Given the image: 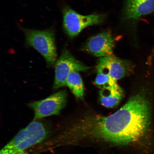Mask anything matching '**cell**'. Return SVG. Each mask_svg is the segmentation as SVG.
<instances>
[{"mask_svg": "<svg viewBox=\"0 0 154 154\" xmlns=\"http://www.w3.org/2000/svg\"><path fill=\"white\" fill-rule=\"evenodd\" d=\"M152 103L149 94L142 91L109 116L91 114L70 125L57 138L60 146L72 145L86 140L120 145L140 143L149 132Z\"/></svg>", "mask_w": 154, "mask_h": 154, "instance_id": "1", "label": "cell"}, {"mask_svg": "<svg viewBox=\"0 0 154 154\" xmlns=\"http://www.w3.org/2000/svg\"><path fill=\"white\" fill-rule=\"evenodd\" d=\"M49 134L47 126L39 120H33L22 129L4 147L0 154H28L26 151L41 143Z\"/></svg>", "mask_w": 154, "mask_h": 154, "instance_id": "2", "label": "cell"}, {"mask_svg": "<svg viewBox=\"0 0 154 154\" xmlns=\"http://www.w3.org/2000/svg\"><path fill=\"white\" fill-rule=\"evenodd\" d=\"M22 29L26 36V44L41 54L49 66H53L57 57L54 30H38L24 28Z\"/></svg>", "mask_w": 154, "mask_h": 154, "instance_id": "3", "label": "cell"}, {"mask_svg": "<svg viewBox=\"0 0 154 154\" xmlns=\"http://www.w3.org/2000/svg\"><path fill=\"white\" fill-rule=\"evenodd\" d=\"M63 29L71 38L75 37L88 26L101 23L105 19V16L103 14H80L68 6H65L63 8Z\"/></svg>", "mask_w": 154, "mask_h": 154, "instance_id": "4", "label": "cell"}, {"mask_svg": "<svg viewBox=\"0 0 154 154\" xmlns=\"http://www.w3.org/2000/svg\"><path fill=\"white\" fill-rule=\"evenodd\" d=\"M67 99L66 90H62L45 99L28 104L29 107L34 112L33 120L59 115L66 106Z\"/></svg>", "mask_w": 154, "mask_h": 154, "instance_id": "5", "label": "cell"}, {"mask_svg": "<svg viewBox=\"0 0 154 154\" xmlns=\"http://www.w3.org/2000/svg\"><path fill=\"white\" fill-rule=\"evenodd\" d=\"M89 68L76 60L70 52L65 50L55 63V76L53 88L58 89L66 85L67 77L73 71H85Z\"/></svg>", "mask_w": 154, "mask_h": 154, "instance_id": "6", "label": "cell"}, {"mask_svg": "<svg viewBox=\"0 0 154 154\" xmlns=\"http://www.w3.org/2000/svg\"><path fill=\"white\" fill-rule=\"evenodd\" d=\"M133 69L129 61L112 55L100 58L96 66L97 72L105 73L116 81L130 74Z\"/></svg>", "mask_w": 154, "mask_h": 154, "instance_id": "7", "label": "cell"}, {"mask_svg": "<svg viewBox=\"0 0 154 154\" xmlns=\"http://www.w3.org/2000/svg\"><path fill=\"white\" fill-rule=\"evenodd\" d=\"M115 43L114 36L110 31L107 30L90 38L84 48L95 56L103 57L112 54Z\"/></svg>", "mask_w": 154, "mask_h": 154, "instance_id": "8", "label": "cell"}, {"mask_svg": "<svg viewBox=\"0 0 154 154\" xmlns=\"http://www.w3.org/2000/svg\"><path fill=\"white\" fill-rule=\"evenodd\" d=\"M154 12V0H125L123 16L126 20H135Z\"/></svg>", "mask_w": 154, "mask_h": 154, "instance_id": "9", "label": "cell"}, {"mask_svg": "<svg viewBox=\"0 0 154 154\" xmlns=\"http://www.w3.org/2000/svg\"><path fill=\"white\" fill-rule=\"evenodd\" d=\"M124 95V92L119 86L102 88L100 92V101L104 106L112 108L120 103Z\"/></svg>", "mask_w": 154, "mask_h": 154, "instance_id": "10", "label": "cell"}, {"mask_svg": "<svg viewBox=\"0 0 154 154\" xmlns=\"http://www.w3.org/2000/svg\"><path fill=\"white\" fill-rule=\"evenodd\" d=\"M66 85L76 97L82 100L83 99L84 85L81 77L77 71H73L69 75Z\"/></svg>", "mask_w": 154, "mask_h": 154, "instance_id": "11", "label": "cell"}, {"mask_svg": "<svg viewBox=\"0 0 154 154\" xmlns=\"http://www.w3.org/2000/svg\"><path fill=\"white\" fill-rule=\"evenodd\" d=\"M95 83L101 89L116 87L119 86L117 83V81L113 79L108 75L102 72H97Z\"/></svg>", "mask_w": 154, "mask_h": 154, "instance_id": "12", "label": "cell"}]
</instances>
